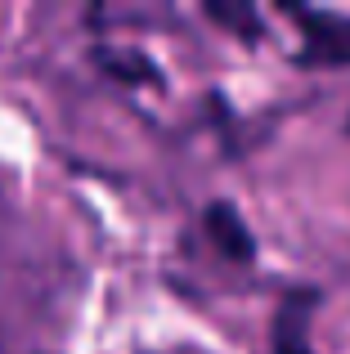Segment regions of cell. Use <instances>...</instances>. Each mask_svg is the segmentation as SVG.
Listing matches in <instances>:
<instances>
[{
  "label": "cell",
  "instance_id": "cell-6",
  "mask_svg": "<svg viewBox=\"0 0 350 354\" xmlns=\"http://www.w3.org/2000/svg\"><path fill=\"white\" fill-rule=\"evenodd\" d=\"M153 354H202V350H153Z\"/></svg>",
  "mask_w": 350,
  "mask_h": 354
},
{
  "label": "cell",
  "instance_id": "cell-4",
  "mask_svg": "<svg viewBox=\"0 0 350 354\" xmlns=\"http://www.w3.org/2000/svg\"><path fill=\"white\" fill-rule=\"evenodd\" d=\"M95 63H104L108 68V77H122V81H131V86H149V81H162V72H158V63L149 59V54H140V50H104L99 45L95 50Z\"/></svg>",
  "mask_w": 350,
  "mask_h": 354
},
{
  "label": "cell",
  "instance_id": "cell-2",
  "mask_svg": "<svg viewBox=\"0 0 350 354\" xmlns=\"http://www.w3.org/2000/svg\"><path fill=\"white\" fill-rule=\"evenodd\" d=\"M319 301H324L319 287H292V292H283L279 310H274V323H270V354H315L310 323H315Z\"/></svg>",
  "mask_w": 350,
  "mask_h": 354
},
{
  "label": "cell",
  "instance_id": "cell-7",
  "mask_svg": "<svg viewBox=\"0 0 350 354\" xmlns=\"http://www.w3.org/2000/svg\"><path fill=\"white\" fill-rule=\"evenodd\" d=\"M346 135H350V121H346Z\"/></svg>",
  "mask_w": 350,
  "mask_h": 354
},
{
  "label": "cell",
  "instance_id": "cell-5",
  "mask_svg": "<svg viewBox=\"0 0 350 354\" xmlns=\"http://www.w3.org/2000/svg\"><path fill=\"white\" fill-rule=\"evenodd\" d=\"M202 14H207L211 23H220L225 32H234L243 45H256L265 36V23H261V9L256 5H220V0H207Z\"/></svg>",
  "mask_w": 350,
  "mask_h": 354
},
{
  "label": "cell",
  "instance_id": "cell-3",
  "mask_svg": "<svg viewBox=\"0 0 350 354\" xmlns=\"http://www.w3.org/2000/svg\"><path fill=\"white\" fill-rule=\"evenodd\" d=\"M202 229H207L211 247L234 265H252L256 260V234L247 229V220L238 216L234 202H207L202 211Z\"/></svg>",
  "mask_w": 350,
  "mask_h": 354
},
{
  "label": "cell",
  "instance_id": "cell-1",
  "mask_svg": "<svg viewBox=\"0 0 350 354\" xmlns=\"http://www.w3.org/2000/svg\"><path fill=\"white\" fill-rule=\"evenodd\" d=\"M297 23V68H350V14L346 9H319V5H279Z\"/></svg>",
  "mask_w": 350,
  "mask_h": 354
}]
</instances>
